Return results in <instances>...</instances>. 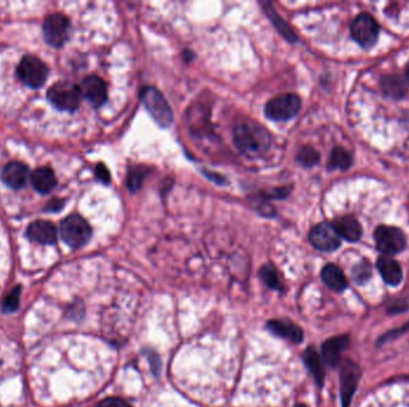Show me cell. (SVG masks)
Masks as SVG:
<instances>
[{"label":"cell","instance_id":"obj_1","mask_svg":"<svg viewBox=\"0 0 409 407\" xmlns=\"http://www.w3.org/2000/svg\"><path fill=\"white\" fill-rule=\"evenodd\" d=\"M60 234L67 245L73 249H80L88 244L93 231L85 219L78 214H72L61 222Z\"/></svg>","mask_w":409,"mask_h":407},{"label":"cell","instance_id":"obj_2","mask_svg":"<svg viewBox=\"0 0 409 407\" xmlns=\"http://www.w3.org/2000/svg\"><path fill=\"white\" fill-rule=\"evenodd\" d=\"M141 99L150 115L159 127L167 128L172 125L174 121L172 108L157 88L152 86L145 88L141 91Z\"/></svg>","mask_w":409,"mask_h":407},{"label":"cell","instance_id":"obj_3","mask_svg":"<svg viewBox=\"0 0 409 407\" xmlns=\"http://www.w3.org/2000/svg\"><path fill=\"white\" fill-rule=\"evenodd\" d=\"M47 97L59 110L75 111L80 108L83 96L80 86L67 82H60L49 88L47 91Z\"/></svg>","mask_w":409,"mask_h":407},{"label":"cell","instance_id":"obj_4","mask_svg":"<svg viewBox=\"0 0 409 407\" xmlns=\"http://www.w3.org/2000/svg\"><path fill=\"white\" fill-rule=\"evenodd\" d=\"M264 136L266 138L268 135H262V130H255L248 125H237L233 130V141L243 154L253 156L262 152L270 144V140L264 139Z\"/></svg>","mask_w":409,"mask_h":407},{"label":"cell","instance_id":"obj_5","mask_svg":"<svg viewBox=\"0 0 409 407\" xmlns=\"http://www.w3.org/2000/svg\"><path fill=\"white\" fill-rule=\"evenodd\" d=\"M17 75L19 80L29 88H41L46 83L48 67L40 58L25 56L17 67Z\"/></svg>","mask_w":409,"mask_h":407},{"label":"cell","instance_id":"obj_6","mask_svg":"<svg viewBox=\"0 0 409 407\" xmlns=\"http://www.w3.org/2000/svg\"><path fill=\"white\" fill-rule=\"evenodd\" d=\"M302 107V101L297 95L285 93L270 99L266 104V116L273 121H288L297 115Z\"/></svg>","mask_w":409,"mask_h":407},{"label":"cell","instance_id":"obj_7","mask_svg":"<svg viewBox=\"0 0 409 407\" xmlns=\"http://www.w3.org/2000/svg\"><path fill=\"white\" fill-rule=\"evenodd\" d=\"M375 241L377 249L386 255L400 254L407 245V238L404 231L394 226L377 227Z\"/></svg>","mask_w":409,"mask_h":407},{"label":"cell","instance_id":"obj_8","mask_svg":"<svg viewBox=\"0 0 409 407\" xmlns=\"http://www.w3.org/2000/svg\"><path fill=\"white\" fill-rule=\"evenodd\" d=\"M351 34L354 41L363 48H371L379 35V25L376 19L369 14H360L354 18L351 25Z\"/></svg>","mask_w":409,"mask_h":407},{"label":"cell","instance_id":"obj_9","mask_svg":"<svg viewBox=\"0 0 409 407\" xmlns=\"http://www.w3.org/2000/svg\"><path fill=\"white\" fill-rule=\"evenodd\" d=\"M70 19L61 14H53L43 23V35L51 46L61 48L70 35Z\"/></svg>","mask_w":409,"mask_h":407},{"label":"cell","instance_id":"obj_10","mask_svg":"<svg viewBox=\"0 0 409 407\" xmlns=\"http://www.w3.org/2000/svg\"><path fill=\"white\" fill-rule=\"evenodd\" d=\"M309 239L314 247L317 250L334 251L339 247L341 244V238H340L338 232L335 231L334 227L328 222H321L317 223L316 226L312 227Z\"/></svg>","mask_w":409,"mask_h":407},{"label":"cell","instance_id":"obj_11","mask_svg":"<svg viewBox=\"0 0 409 407\" xmlns=\"http://www.w3.org/2000/svg\"><path fill=\"white\" fill-rule=\"evenodd\" d=\"M360 375L362 371L355 363L351 361L344 362V367L341 369V379H340V394H341L342 407H349L351 405V400L358 386Z\"/></svg>","mask_w":409,"mask_h":407},{"label":"cell","instance_id":"obj_12","mask_svg":"<svg viewBox=\"0 0 409 407\" xmlns=\"http://www.w3.org/2000/svg\"><path fill=\"white\" fill-rule=\"evenodd\" d=\"M80 90L82 96L95 108L101 107L107 102V85L100 77L90 75L88 78L84 79Z\"/></svg>","mask_w":409,"mask_h":407},{"label":"cell","instance_id":"obj_13","mask_svg":"<svg viewBox=\"0 0 409 407\" xmlns=\"http://www.w3.org/2000/svg\"><path fill=\"white\" fill-rule=\"evenodd\" d=\"M27 236L30 241L38 244L53 245L56 243L58 233H56V226L51 222L38 220L29 225L27 228Z\"/></svg>","mask_w":409,"mask_h":407},{"label":"cell","instance_id":"obj_14","mask_svg":"<svg viewBox=\"0 0 409 407\" xmlns=\"http://www.w3.org/2000/svg\"><path fill=\"white\" fill-rule=\"evenodd\" d=\"M349 336L329 338L322 344V358L330 368H335L341 361V354L349 347Z\"/></svg>","mask_w":409,"mask_h":407},{"label":"cell","instance_id":"obj_15","mask_svg":"<svg viewBox=\"0 0 409 407\" xmlns=\"http://www.w3.org/2000/svg\"><path fill=\"white\" fill-rule=\"evenodd\" d=\"M29 170L22 162H10L1 172V180L11 189H21L28 181Z\"/></svg>","mask_w":409,"mask_h":407},{"label":"cell","instance_id":"obj_16","mask_svg":"<svg viewBox=\"0 0 409 407\" xmlns=\"http://www.w3.org/2000/svg\"><path fill=\"white\" fill-rule=\"evenodd\" d=\"M267 328L270 329V332L274 333L277 336L281 338H286L291 342L299 344L303 342L304 333L303 330L288 319H274L270 320Z\"/></svg>","mask_w":409,"mask_h":407},{"label":"cell","instance_id":"obj_17","mask_svg":"<svg viewBox=\"0 0 409 407\" xmlns=\"http://www.w3.org/2000/svg\"><path fill=\"white\" fill-rule=\"evenodd\" d=\"M377 269L381 273L384 282L390 286H399L402 281V269L399 263L390 257H379L377 260Z\"/></svg>","mask_w":409,"mask_h":407},{"label":"cell","instance_id":"obj_18","mask_svg":"<svg viewBox=\"0 0 409 407\" xmlns=\"http://www.w3.org/2000/svg\"><path fill=\"white\" fill-rule=\"evenodd\" d=\"M331 225L334 227L335 231L338 232L340 238H344L346 241H357L362 236L360 223L353 217H340Z\"/></svg>","mask_w":409,"mask_h":407},{"label":"cell","instance_id":"obj_19","mask_svg":"<svg viewBox=\"0 0 409 407\" xmlns=\"http://www.w3.org/2000/svg\"><path fill=\"white\" fill-rule=\"evenodd\" d=\"M30 181L40 194H48L56 186V173L48 166H41L34 170Z\"/></svg>","mask_w":409,"mask_h":407},{"label":"cell","instance_id":"obj_20","mask_svg":"<svg viewBox=\"0 0 409 407\" xmlns=\"http://www.w3.org/2000/svg\"><path fill=\"white\" fill-rule=\"evenodd\" d=\"M321 278L327 287L334 292H344L347 288V280L344 273L335 264H327L326 267L322 269Z\"/></svg>","mask_w":409,"mask_h":407},{"label":"cell","instance_id":"obj_21","mask_svg":"<svg viewBox=\"0 0 409 407\" xmlns=\"http://www.w3.org/2000/svg\"><path fill=\"white\" fill-rule=\"evenodd\" d=\"M303 358L316 380L317 384L322 387V384L325 382V369H323L321 357L318 355V352L314 347H307L303 355Z\"/></svg>","mask_w":409,"mask_h":407},{"label":"cell","instance_id":"obj_22","mask_svg":"<svg viewBox=\"0 0 409 407\" xmlns=\"http://www.w3.org/2000/svg\"><path fill=\"white\" fill-rule=\"evenodd\" d=\"M382 88L386 96L402 98L406 93V84L399 75H386L382 80Z\"/></svg>","mask_w":409,"mask_h":407},{"label":"cell","instance_id":"obj_23","mask_svg":"<svg viewBox=\"0 0 409 407\" xmlns=\"http://www.w3.org/2000/svg\"><path fill=\"white\" fill-rule=\"evenodd\" d=\"M352 165V156L342 147H336L331 151L328 169L329 170H347Z\"/></svg>","mask_w":409,"mask_h":407},{"label":"cell","instance_id":"obj_24","mask_svg":"<svg viewBox=\"0 0 409 407\" xmlns=\"http://www.w3.org/2000/svg\"><path fill=\"white\" fill-rule=\"evenodd\" d=\"M146 173H148V169L145 166L130 167L127 176V188L132 193L138 191L141 188Z\"/></svg>","mask_w":409,"mask_h":407},{"label":"cell","instance_id":"obj_25","mask_svg":"<svg viewBox=\"0 0 409 407\" xmlns=\"http://www.w3.org/2000/svg\"><path fill=\"white\" fill-rule=\"evenodd\" d=\"M261 278L265 281L266 284L270 288V289H274V291H281V282H280L279 275L277 269L267 264L265 267H262L261 269Z\"/></svg>","mask_w":409,"mask_h":407},{"label":"cell","instance_id":"obj_26","mask_svg":"<svg viewBox=\"0 0 409 407\" xmlns=\"http://www.w3.org/2000/svg\"><path fill=\"white\" fill-rule=\"evenodd\" d=\"M297 162L304 167L315 166L317 162H320V154L312 146H304L298 152Z\"/></svg>","mask_w":409,"mask_h":407},{"label":"cell","instance_id":"obj_27","mask_svg":"<svg viewBox=\"0 0 409 407\" xmlns=\"http://www.w3.org/2000/svg\"><path fill=\"white\" fill-rule=\"evenodd\" d=\"M266 6H268V9H266L267 14H270V21L275 24L277 29L279 30L280 33L283 34L290 41H296V35L292 33V30L288 28V24L285 23L283 18H279V16L275 14L273 6L270 3H266Z\"/></svg>","mask_w":409,"mask_h":407},{"label":"cell","instance_id":"obj_28","mask_svg":"<svg viewBox=\"0 0 409 407\" xmlns=\"http://www.w3.org/2000/svg\"><path fill=\"white\" fill-rule=\"evenodd\" d=\"M352 278L354 281L362 284V283L366 282L369 278H371V267L368 262H362L358 265L354 267L352 270Z\"/></svg>","mask_w":409,"mask_h":407},{"label":"cell","instance_id":"obj_29","mask_svg":"<svg viewBox=\"0 0 409 407\" xmlns=\"http://www.w3.org/2000/svg\"><path fill=\"white\" fill-rule=\"evenodd\" d=\"M19 296H21V287L14 288L12 292L6 296L3 304V310L5 313H12L19 308Z\"/></svg>","mask_w":409,"mask_h":407},{"label":"cell","instance_id":"obj_30","mask_svg":"<svg viewBox=\"0 0 409 407\" xmlns=\"http://www.w3.org/2000/svg\"><path fill=\"white\" fill-rule=\"evenodd\" d=\"M97 407H130L128 404L126 403L125 400L117 397H112V398H107L102 400L101 403L98 404Z\"/></svg>","mask_w":409,"mask_h":407},{"label":"cell","instance_id":"obj_31","mask_svg":"<svg viewBox=\"0 0 409 407\" xmlns=\"http://www.w3.org/2000/svg\"><path fill=\"white\" fill-rule=\"evenodd\" d=\"M96 177L104 184H108L110 182V173L104 164H98L96 166Z\"/></svg>","mask_w":409,"mask_h":407},{"label":"cell","instance_id":"obj_32","mask_svg":"<svg viewBox=\"0 0 409 407\" xmlns=\"http://www.w3.org/2000/svg\"><path fill=\"white\" fill-rule=\"evenodd\" d=\"M65 202L62 199H51L46 206V212H60Z\"/></svg>","mask_w":409,"mask_h":407},{"label":"cell","instance_id":"obj_33","mask_svg":"<svg viewBox=\"0 0 409 407\" xmlns=\"http://www.w3.org/2000/svg\"><path fill=\"white\" fill-rule=\"evenodd\" d=\"M406 74H407V78H408L409 80V62L408 65H407V67H406Z\"/></svg>","mask_w":409,"mask_h":407},{"label":"cell","instance_id":"obj_34","mask_svg":"<svg viewBox=\"0 0 409 407\" xmlns=\"http://www.w3.org/2000/svg\"><path fill=\"white\" fill-rule=\"evenodd\" d=\"M294 407H307L305 405H296Z\"/></svg>","mask_w":409,"mask_h":407}]
</instances>
